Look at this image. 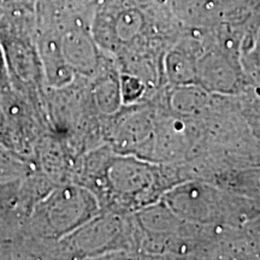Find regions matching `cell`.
<instances>
[{
    "label": "cell",
    "instance_id": "cell-8",
    "mask_svg": "<svg viewBox=\"0 0 260 260\" xmlns=\"http://www.w3.org/2000/svg\"><path fill=\"white\" fill-rule=\"evenodd\" d=\"M223 2H225L226 4L230 6V8L235 9V8H237V6L245 4L247 0H223Z\"/></svg>",
    "mask_w": 260,
    "mask_h": 260
},
{
    "label": "cell",
    "instance_id": "cell-6",
    "mask_svg": "<svg viewBox=\"0 0 260 260\" xmlns=\"http://www.w3.org/2000/svg\"><path fill=\"white\" fill-rule=\"evenodd\" d=\"M10 86H11V82H10L8 68H6L4 51H3L2 42H0V89Z\"/></svg>",
    "mask_w": 260,
    "mask_h": 260
},
{
    "label": "cell",
    "instance_id": "cell-7",
    "mask_svg": "<svg viewBox=\"0 0 260 260\" xmlns=\"http://www.w3.org/2000/svg\"><path fill=\"white\" fill-rule=\"evenodd\" d=\"M39 0H0V8L11 5H28V6H38Z\"/></svg>",
    "mask_w": 260,
    "mask_h": 260
},
{
    "label": "cell",
    "instance_id": "cell-9",
    "mask_svg": "<svg viewBox=\"0 0 260 260\" xmlns=\"http://www.w3.org/2000/svg\"><path fill=\"white\" fill-rule=\"evenodd\" d=\"M158 2H161V3H165V2H167V0H158Z\"/></svg>",
    "mask_w": 260,
    "mask_h": 260
},
{
    "label": "cell",
    "instance_id": "cell-3",
    "mask_svg": "<svg viewBox=\"0 0 260 260\" xmlns=\"http://www.w3.org/2000/svg\"><path fill=\"white\" fill-rule=\"evenodd\" d=\"M99 209L95 195L86 187L60 183L34 205L28 217L29 232L38 239L60 241L94 218Z\"/></svg>",
    "mask_w": 260,
    "mask_h": 260
},
{
    "label": "cell",
    "instance_id": "cell-5",
    "mask_svg": "<svg viewBox=\"0 0 260 260\" xmlns=\"http://www.w3.org/2000/svg\"><path fill=\"white\" fill-rule=\"evenodd\" d=\"M241 61L252 82H260V24L246 32L241 47Z\"/></svg>",
    "mask_w": 260,
    "mask_h": 260
},
{
    "label": "cell",
    "instance_id": "cell-1",
    "mask_svg": "<svg viewBox=\"0 0 260 260\" xmlns=\"http://www.w3.org/2000/svg\"><path fill=\"white\" fill-rule=\"evenodd\" d=\"M90 31L100 50L118 63L134 58L164 59L183 28L167 3L96 0Z\"/></svg>",
    "mask_w": 260,
    "mask_h": 260
},
{
    "label": "cell",
    "instance_id": "cell-2",
    "mask_svg": "<svg viewBox=\"0 0 260 260\" xmlns=\"http://www.w3.org/2000/svg\"><path fill=\"white\" fill-rule=\"evenodd\" d=\"M153 161L130 154H113L111 147L96 148L77 169L80 186L95 195L112 212H130L157 203L176 182Z\"/></svg>",
    "mask_w": 260,
    "mask_h": 260
},
{
    "label": "cell",
    "instance_id": "cell-4",
    "mask_svg": "<svg viewBox=\"0 0 260 260\" xmlns=\"http://www.w3.org/2000/svg\"><path fill=\"white\" fill-rule=\"evenodd\" d=\"M51 27H54L59 32L61 53L75 76L93 79L107 56L94 40L90 22L75 19Z\"/></svg>",
    "mask_w": 260,
    "mask_h": 260
}]
</instances>
